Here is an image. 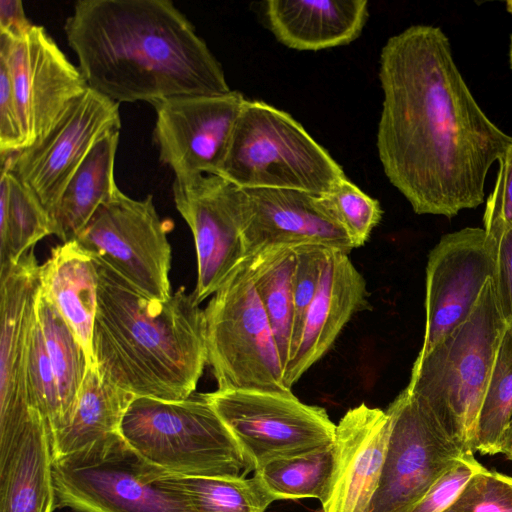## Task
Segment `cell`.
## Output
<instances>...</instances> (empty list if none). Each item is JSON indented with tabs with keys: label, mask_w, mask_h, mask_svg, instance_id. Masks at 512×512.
Listing matches in <instances>:
<instances>
[{
	"label": "cell",
	"mask_w": 512,
	"mask_h": 512,
	"mask_svg": "<svg viewBox=\"0 0 512 512\" xmlns=\"http://www.w3.org/2000/svg\"><path fill=\"white\" fill-rule=\"evenodd\" d=\"M120 128L119 103L88 88L44 138L11 153L10 170L51 217L68 182L93 146Z\"/></svg>",
	"instance_id": "13"
},
{
	"label": "cell",
	"mask_w": 512,
	"mask_h": 512,
	"mask_svg": "<svg viewBox=\"0 0 512 512\" xmlns=\"http://www.w3.org/2000/svg\"><path fill=\"white\" fill-rule=\"evenodd\" d=\"M207 363L218 390L289 392L248 258L204 309Z\"/></svg>",
	"instance_id": "8"
},
{
	"label": "cell",
	"mask_w": 512,
	"mask_h": 512,
	"mask_svg": "<svg viewBox=\"0 0 512 512\" xmlns=\"http://www.w3.org/2000/svg\"><path fill=\"white\" fill-rule=\"evenodd\" d=\"M40 274L33 249L0 271V452L37 412L29 400L26 357Z\"/></svg>",
	"instance_id": "17"
},
{
	"label": "cell",
	"mask_w": 512,
	"mask_h": 512,
	"mask_svg": "<svg viewBox=\"0 0 512 512\" xmlns=\"http://www.w3.org/2000/svg\"><path fill=\"white\" fill-rule=\"evenodd\" d=\"M176 209L189 226L197 256L193 291L200 304L249 257L243 238V191L217 175L175 177Z\"/></svg>",
	"instance_id": "12"
},
{
	"label": "cell",
	"mask_w": 512,
	"mask_h": 512,
	"mask_svg": "<svg viewBox=\"0 0 512 512\" xmlns=\"http://www.w3.org/2000/svg\"><path fill=\"white\" fill-rule=\"evenodd\" d=\"M0 61L11 76L25 148L44 138L89 88L79 67L41 25L33 24L18 38L0 34Z\"/></svg>",
	"instance_id": "14"
},
{
	"label": "cell",
	"mask_w": 512,
	"mask_h": 512,
	"mask_svg": "<svg viewBox=\"0 0 512 512\" xmlns=\"http://www.w3.org/2000/svg\"><path fill=\"white\" fill-rule=\"evenodd\" d=\"M170 478L187 495L196 512H266L274 502L254 475L200 477L170 472Z\"/></svg>",
	"instance_id": "31"
},
{
	"label": "cell",
	"mask_w": 512,
	"mask_h": 512,
	"mask_svg": "<svg viewBox=\"0 0 512 512\" xmlns=\"http://www.w3.org/2000/svg\"><path fill=\"white\" fill-rule=\"evenodd\" d=\"M26 374L31 407L44 419L52 438L62 429L61 404L54 371L35 314L28 339Z\"/></svg>",
	"instance_id": "32"
},
{
	"label": "cell",
	"mask_w": 512,
	"mask_h": 512,
	"mask_svg": "<svg viewBox=\"0 0 512 512\" xmlns=\"http://www.w3.org/2000/svg\"><path fill=\"white\" fill-rule=\"evenodd\" d=\"M495 268V240L484 228L466 227L440 239L426 267V325L419 353L468 318Z\"/></svg>",
	"instance_id": "16"
},
{
	"label": "cell",
	"mask_w": 512,
	"mask_h": 512,
	"mask_svg": "<svg viewBox=\"0 0 512 512\" xmlns=\"http://www.w3.org/2000/svg\"><path fill=\"white\" fill-rule=\"evenodd\" d=\"M295 246L264 248L248 257L254 285L285 367L293 350Z\"/></svg>",
	"instance_id": "27"
},
{
	"label": "cell",
	"mask_w": 512,
	"mask_h": 512,
	"mask_svg": "<svg viewBox=\"0 0 512 512\" xmlns=\"http://www.w3.org/2000/svg\"><path fill=\"white\" fill-rule=\"evenodd\" d=\"M35 315L57 382L63 430L74 413L89 363L73 330L42 287L36 298Z\"/></svg>",
	"instance_id": "28"
},
{
	"label": "cell",
	"mask_w": 512,
	"mask_h": 512,
	"mask_svg": "<svg viewBox=\"0 0 512 512\" xmlns=\"http://www.w3.org/2000/svg\"><path fill=\"white\" fill-rule=\"evenodd\" d=\"M64 32L89 88L117 103L232 91L170 0H79Z\"/></svg>",
	"instance_id": "2"
},
{
	"label": "cell",
	"mask_w": 512,
	"mask_h": 512,
	"mask_svg": "<svg viewBox=\"0 0 512 512\" xmlns=\"http://www.w3.org/2000/svg\"><path fill=\"white\" fill-rule=\"evenodd\" d=\"M93 259L98 296L92 351L99 375L135 397L187 399L207 363L205 313L194 292L182 286L167 300L149 298Z\"/></svg>",
	"instance_id": "3"
},
{
	"label": "cell",
	"mask_w": 512,
	"mask_h": 512,
	"mask_svg": "<svg viewBox=\"0 0 512 512\" xmlns=\"http://www.w3.org/2000/svg\"><path fill=\"white\" fill-rule=\"evenodd\" d=\"M321 198L329 212L348 234L355 248L366 243L382 218L379 202L348 178L322 194Z\"/></svg>",
	"instance_id": "33"
},
{
	"label": "cell",
	"mask_w": 512,
	"mask_h": 512,
	"mask_svg": "<svg viewBox=\"0 0 512 512\" xmlns=\"http://www.w3.org/2000/svg\"><path fill=\"white\" fill-rule=\"evenodd\" d=\"M390 434L386 411L362 403L336 424L335 465L323 512H368L383 468Z\"/></svg>",
	"instance_id": "19"
},
{
	"label": "cell",
	"mask_w": 512,
	"mask_h": 512,
	"mask_svg": "<svg viewBox=\"0 0 512 512\" xmlns=\"http://www.w3.org/2000/svg\"><path fill=\"white\" fill-rule=\"evenodd\" d=\"M443 512H512V476L482 468Z\"/></svg>",
	"instance_id": "34"
},
{
	"label": "cell",
	"mask_w": 512,
	"mask_h": 512,
	"mask_svg": "<svg viewBox=\"0 0 512 512\" xmlns=\"http://www.w3.org/2000/svg\"><path fill=\"white\" fill-rule=\"evenodd\" d=\"M170 221L157 213L153 195L133 199L120 189L102 204L76 238L149 298L171 297Z\"/></svg>",
	"instance_id": "10"
},
{
	"label": "cell",
	"mask_w": 512,
	"mask_h": 512,
	"mask_svg": "<svg viewBox=\"0 0 512 512\" xmlns=\"http://www.w3.org/2000/svg\"><path fill=\"white\" fill-rule=\"evenodd\" d=\"M335 465L334 443L325 448L270 461L254 471L271 498L276 500L325 498Z\"/></svg>",
	"instance_id": "29"
},
{
	"label": "cell",
	"mask_w": 512,
	"mask_h": 512,
	"mask_svg": "<svg viewBox=\"0 0 512 512\" xmlns=\"http://www.w3.org/2000/svg\"><path fill=\"white\" fill-rule=\"evenodd\" d=\"M32 26L20 0H0L1 35L18 38L26 34Z\"/></svg>",
	"instance_id": "40"
},
{
	"label": "cell",
	"mask_w": 512,
	"mask_h": 512,
	"mask_svg": "<svg viewBox=\"0 0 512 512\" xmlns=\"http://www.w3.org/2000/svg\"><path fill=\"white\" fill-rule=\"evenodd\" d=\"M512 421V321L502 333L493 368L478 415L475 452L495 455L502 451Z\"/></svg>",
	"instance_id": "30"
},
{
	"label": "cell",
	"mask_w": 512,
	"mask_h": 512,
	"mask_svg": "<svg viewBox=\"0 0 512 512\" xmlns=\"http://www.w3.org/2000/svg\"><path fill=\"white\" fill-rule=\"evenodd\" d=\"M327 248L329 247L316 244H302L295 246L296 258L293 273L294 320L292 355L298 345L307 311L315 297L320 283Z\"/></svg>",
	"instance_id": "35"
},
{
	"label": "cell",
	"mask_w": 512,
	"mask_h": 512,
	"mask_svg": "<svg viewBox=\"0 0 512 512\" xmlns=\"http://www.w3.org/2000/svg\"><path fill=\"white\" fill-rule=\"evenodd\" d=\"M390 434L368 512H410L465 453L405 388L385 410Z\"/></svg>",
	"instance_id": "11"
},
{
	"label": "cell",
	"mask_w": 512,
	"mask_h": 512,
	"mask_svg": "<svg viewBox=\"0 0 512 512\" xmlns=\"http://www.w3.org/2000/svg\"><path fill=\"white\" fill-rule=\"evenodd\" d=\"M498 163L497 178L483 215L484 229L488 233L512 225V139Z\"/></svg>",
	"instance_id": "37"
},
{
	"label": "cell",
	"mask_w": 512,
	"mask_h": 512,
	"mask_svg": "<svg viewBox=\"0 0 512 512\" xmlns=\"http://www.w3.org/2000/svg\"><path fill=\"white\" fill-rule=\"evenodd\" d=\"M120 130L103 136L68 182L51 219L53 235L76 240L98 208L119 190L114 177Z\"/></svg>",
	"instance_id": "24"
},
{
	"label": "cell",
	"mask_w": 512,
	"mask_h": 512,
	"mask_svg": "<svg viewBox=\"0 0 512 512\" xmlns=\"http://www.w3.org/2000/svg\"><path fill=\"white\" fill-rule=\"evenodd\" d=\"M248 256L271 246L316 244L349 253L354 245L321 195L292 189L242 188Z\"/></svg>",
	"instance_id": "18"
},
{
	"label": "cell",
	"mask_w": 512,
	"mask_h": 512,
	"mask_svg": "<svg viewBox=\"0 0 512 512\" xmlns=\"http://www.w3.org/2000/svg\"><path fill=\"white\" fill-rule=\"evenodd\" d=\"M367 307L366 281L348 253L327 248L317 292L296 350L284 370L289 389L326 354L351 317Z\"/></svg>",
	"instance_id": "20"
},
{
	"label": "cell",
	"mask_w": 512,
	"mask_h": 512,
	"mask_svg": "<svg viewBox=\"0 0 512 512\" xmlns=\"http://www.w3.org/2000/svg\"><path fill=\"white\" fill-rule=\"evenodd\" d=\"M484 468L467 452L431 486L410 512H443L458 496L469 479Z\"/></svg>",
	"instance_id": "36"
},
{
	"label": "cell",
	"mask_w": 512,
	"mask_h": 512,
	"mask_svg": "<svg viewBox=\"0 0 512 512\" xmlns=\"http://www.w3.org/2000/svg\"><path fill=\"white\" fill-rule=\"evenodd\" d=\"M240 188L317 195L347 178L341 166L288 113L245 100L218 175Z\"/></svg>",
	"instance_id": "6"
},
{
	"label": "cell",
	"mask_w": 512,
	"mask_h": 512,
	"mask_svg": "<svg viewBox=\"0 0 512 512\" xmlns=\"http://www.w3.org/2000/svg\"><path fill=\"white\" fill-rule=\"evenodd\" d=\"M506 326L493 279L468 318L426 353H419L406 389L445 435L475 453L478 415Z\"/></svg>",
	"instance_id": "4"
},
{
	"label": "cell",
	"mask_w": 512,
	"mask_h": 512,
	"mask_svg": "<svg viewBox=\"0 0 512 512\" xmlns=\"http://www.w3.org/2000/svg\"><path fill=\"white\" fill-rule=\"evenodd\" d=\"M51 437L36 412L0 452V512H52L56 507Z\"/></svg>",
	"instance_id": "22"
},
{
	"label": "cell",
	"mask_w": 512,
	"mask_h": 512,
	"mask_svg": "<svg viewBox=\"0 0 512 512\" xmlns=\"http://www.w3.org/2000/svg\"><path fill=\"white\" fill-rule=\"evenodd\" d=\"M501 453L504 454L508 460L512 461V421L506 431Z\"/></svg>",
	"instance_id": "41"
},
{
	"label": "cell",
	"mask_w": 512,
	"mask_h": 512,
	"mask_svg": "<svg viewBox=\"0 0 512 512\" xmlns=\"http://www.w3.org/2000/svg\"><path fill=\"white\" fill-rule=\"evenodd\" d=\"M242 93L191 95L152 104L159 159L175 177L218 175L242 106Z\"/></svg>",
	"instance_id": "15"
},
{
	"label": "cell",
	"mask_w": 512,
	"mask_h": 512,
	"mask_svg": "<svg viewBox=\"0 0 512 512\" xmlns=\"http://www.w3.org/2000/svg\"><path fill=\"white\" fill-rule=\"evenodd\" d=\"M507 10L512 14V0L507 1Z\"/></svg>",
	"instance_id": "43"
},
{
	"label": "cell",
	"mask_w": 512,
	"mask_h": 512,
	"mask_svg": "<svg viewBox=\"0 0 512 512\" xmlns=\"http://www.w3.org/2000/svg\"><path fill=\"white\" fill-rule=\"evenodd\" d=\"M56 507L78 512H196L166 471L111 434L53 459Z\"/></svg>",
	"instance_id": "7"
},
{
	"label": "cell",
	"mask_w": 512,
	"mask_h": 512,
	"mask_svg": "<svg viewBox=\"0 0 512 512\" xmlns=\"http://www.w3.org/2000/svg\"><path fill=\"white\" fill-rule=\"evenodd\" d=\"M509 59H510V65H511V69H512V35H511V43H510Z\"/></svg>",
	"instance_id": "42"
},
{
	"label": "cell",
	"mask_w": 512,
	"mask_h": 512,
	"mask_svg": "<svg viewBox=\"0 0 512 512\" xmlns=\"http://www.w3.org/2000/svg\"><path fill=\"white\" fill-rule=\"evenodd\" d=\"M135 396L102 378L89 366L69 424L51 438L53 459L77 452L111 434L120 433Z\"/></svg>",
	"instance_id": "25"
},
{
	"label": "cell",
	"mask_w": 512,
	"mask_h": 512,
	"mask_svg": "<svg viewBox=\"0 0 512 512\" xmlns=\"http://www.w3.org/2000/svg\"><path fill=\"white\" fill-rule=\"evenodd\" d=\"M25 148V138L9 70L0 61V154Z\"/></svg>",
	"instance_id": "38"
},
{
	"label": "cell",
	"mask_w": 512,
	"mask_h": 512,
	"mask_svg": "<svg viewBox=\"0 0 512 512\" xmlns=\"http://www.w3.org/2000/svg\"><path fill=\"white\" fill-rule=\"evenodd\" d=\"M379 78V159L414 212L453 217L483 203L487 173L512 137L478 105L442 29L418 24L390 37Z\"/></svg>",
	"instance_id": "1"
},
{
	"label": "cell",
	"mask_w": 512,
	"mask_h": 512,
	"mask_svg": "<svg viewBox=\"0 0 512 512\" xmlns=\"http://www.w3.org/2000/svg\"><path fill=\"white\" fill-rule=\"evenodd\" d=\"M120 434L148 462L174 474L245 477L253 471L206 393L182 401L135 397Z\"/></svg>",
	"instance_id": "5"
},
{
	"label": "cell",
	"mask_w": 512,
	"mask_h": 512,
	"mask_svg": "<svg viewBox=\"0 0 512 512\" xmlns=\"http://www.w3.org/2000/svg\"><path fill=\"white\" fill-rule=\"evenodd\" d=\"M41 287L73 330L93 366L92 339L97 309V270L93 257L76 241L52 249L41 265Z\"/></svg>",
	"instance_id": "23"
},
{
	"label": "cell",
	"mask_w": 512,
	"mask_h": 512,
	"mask_svg": "<svg viewBox=\"0 0 512 512\" xmlns=\"http://www.w3.org/2000/svg\"><path fill=\"white\" fill-rule=\"evenodd\" d=\"M10 154H1L0 271L17 262L44 237L52 220L39 199L10 170Z\"/></svg>",
	"instance_id": "26"
},
{
	"label": "cell",
	"mask_w": 512,
	"mask_h": 512,
	"mask_svg": "<svg viewBox=\"0 0 512 512\" xmlns=\"http://www.w3.org/2000/svg\"><path fill=\"white\" fill-rule=\"evenodd\" d=\"M488 234L494 238L496 245V268L493 278L495 294L507 323L512 321V225Z\"/></svg>",
	"instance_id": "39"
},
{
	"label": "cell",
	"mask_w": 512,
	"mask_h": 512,
	"mask_svg": "<svg viewBox=\"0 0 512 512\" xmlns=\"http://www.w3.org/2000/svg\"><path fill=\"white\" fill-rule=\"evenodd\" d=\"M206 396L253 471L334 443L336 424L326 410L301 402L292 391L217 389Z\"/></svg>",
	"instance_id": "9"
},
{
	"label": "cell",
	"mask_w": 512,
	"mask_h": 512,
	"mask_svg": "<svg viewBox=\"0 0 512 512\" xmlns=\"http://www.w3.org/2000/svg\"><path fill=\"white\" fill-rule=\"evenodd\" d=\"M269 28L283 45L318 51L356 40L368 19L366 0H270Z\"/></svg>",
	"instance_id": "21"
}]
</instances>
